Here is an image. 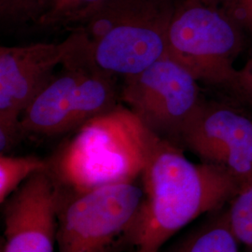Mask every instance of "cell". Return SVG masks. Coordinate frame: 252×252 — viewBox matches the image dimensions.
Returning <instances> with one entry per match:
<instances>
[{
    "label": "cell",
    "mask_w": 252,
    "mask_h": 252,
    "mask_svg": "<svg viewBox=\"0 0 252 252\" xmlns=\"http://www.w3.org/2000/svg\"><path fill=\"white\" fill-rule=\"evenodd\" d=\"M143 200L132 236L135 252H160L181 229L225 207L241 184L225 169L194 163L179 145L156 137L140 174Z\"/></svg>",
    "instance_id": "1"
},
{
    "label": "cell",
    "mask_w": 252,
    "mask_h": 252,
    "mask_svg": "<svg viewBox=\"0 0 252 252\" xmlns=\"http://www.w3.org/2000/svg\"><path fill=\"white\" fill-rule=\"evenodd\" d=\"M174 0H108L69 28L76 51L101 70L126 78L166 55Z\"/></svg>",
    "instance_id": "2"
},
{
    "label": "cell",
    "mask_w": 252,
    "mask_h": 252,
    "mask_svg": "<svg viewBox=\"0 0 252 252\" xmlns=\"http://www.w3.org/2000/svg\"><path fill=\"white\" fill-rule=\"evenodd\" d=\"M157 136L129 108L119 105L78 128L70 142L49 161L50 170L62 184L77 189L135 180Z\"/></svg>",
    "instance_id": "3"
},
{
    "label": "cell",
    "mask_w": 252,
    "mask_h": 252,
    "mask_svg": "<svg viewBox=\"0 0 252 252\" xmlns=\"http://www.w3.org/2000/svg\"><path fill=\"white\" fill-rule=\"evenodd\" d=\"M143 195L137 179L85 189L60 182L57 252H120L132 248Z\"/></svg>",
    "instance_id": "4"
},
{
    "label": "cell",
    "mask_w": 252,
    "mask_h": 252,
    "mask_svg": "<svg viewBox=\"0 0 252 252\" xmlns=\"http://www.w3.org/2000/svg\"><path fill=\"white\" fill-rule=\"evenodd\" d=\"M61 65L60 72L23 112L25 135H63L120 105L116 77L91 63L76 51L75 44Z\"/></svg>",
    "instance_id": "5"
},
{
    "label": "cell",
    "mask_w": 252,
    "mask_h": 252,
    "mask_svg": "<svg viewBox=\"0 0 252 252\" xmlns=\"http://www.w3.org/2000/svg\"><path fill=\"white\" fill-rule=\"evenodd\" d=\"M240 29L219 0H174L166 55L198 81L234 84Z\"/></svg>",
    "instance_id": "6"
},
{
    "label": "cell",
    "mask_w": 252,
    "mask_h": 252,
    "mask_svg": "<svg viewBox=\"0 0 252 252\" xmlns=\"http://www.w3.org/2000/svg\"><path fill=\"white\" fill-rule=\"evenodd\" d=\"M197 80L168 55L124 78L121 100L150 131L177 144L180 131L198 108Z\"/></svg>",
    "instance_id": "7"
},
{
    "label": "cell",
    "mask_w": 252,
    "mask_h": 252,
    "mask_svg": "<svg viewBox=\"0 0 252 252\" xmlns=\"http://www.w3.org/2000/svg\"><path fill=\"white\" fill-rule=\"evenodd\" d=\"M225 169L242 188L252 181V120L230 108L201 103L177 145Z\"/></svg>",
    "instance_id": "8"
},
{
    "label": "cell",
    "mask_w": 252,
    "mask_h": 252,
    "mask_svg": "<svg viewBox=\"0 0 252 252\" xmlns=\"http://www.w3.org/2000/svg\"><path fill=\"white\" fill-rule=\"evenodd\" d=\"M60 182L50 169L24 182L2 206L0 252H55Z\"/></svg>",
    "instance_id": "9"
},
{
    "label": "cell",
    "mask_w": 252,
    "mask_h": 252,
    "mask_svg": "<svg viewBox=\"0 0 252 252\" xmlns=\"http://www.w3.org/2000/svg\"><path fill=\"white\" fill-rule=\"evenodd\" d=\"M70 34L63 41L0 47V121H21L29 104L54 78L74 48Z\"/></svg>",
    "instance_id": "10"
},
{
    "label": "cell",
    "mask_w": 252,
    "mask_h": 252,
    "mask_svg": "<svg viewBox=\"0 0 252 252\" xmlns=\"http://www.w3.org/2000/svg\"><path fill=\"white\" fill-rule=\"evenodd\" d=\"M229 224L225 207L207 214L197 225L160 252H240Z\"/></svg>",
    "instance_id": "11"
},
{
    "label": "cell",
    "mask_w": 252,
    "mask_h": 252,
    "mask_svg": "<svg viewBox=\"0 0 252 252\" xmlns=\"http://www.w3.org/2000/svg\"><path fill=\"white\" fill-rule=\"evenodd\" d=\"M108 0H47L41 28H71L83 23Z\"/></svg>",
    "instance_id": "12"
},
{
    "label": "cell",
    "mask_w": 252,
    "mask_h": 252,
    "mask_svg": "<svg viewBox=\"0 0 252 252\" xmlns=\"http://www.w3.org/2000/svg\"><path fill=\"white\" fill-rule=\"evenodd\" d=\"M50 169V162L36 156L0 155L1 205L33 175Z\"/></svg>",
    "instance_id": "13"
},
{
    "label": "cell",
    "mask_w": 252,
    "mask_h": 252,
    "mask_svg": "<svg viewBox=\"0 0 252 252\" xmlns=\"http://www.w3.org/2000/svg\"><path fill=\"white\" fill-rule=\"evenodd\" d=\"M231 229L246 250H252V181L226 205Z\"/></svg>",
    "instance_id": "14"
},
{
    "label": "cell",
    "mask_w": 252,
    "mask_h": 252,
    "mask_svg": "<svg viewBox=\"0 0 252 252\" xmlns=\"http://www.w3.org/2000/svg\"><path fill=\"white\" fill-rule=\"evenodd\" d=\"M47 0H0V17L9 25H36L45 12Z\"/></svg>",
    "instance_id": "15"
},
{
    "label": "cell",
    "mask_w": 252,
    "mask_h": 252,
    "mask_svg": "<svg viewBox=\"0 0 252 252\" xmlns=\"http://www.w3.org/2000/svg\"><path fill=\"white\" fill-rule=\"evenodd\" d=\"M234 22L252 33V0H219Z\"/></svg>",
    "instance_id": "16"
},
{
    "label": "cell",
    "mask_w": 252,
    "mask_h": 252,
    "mask_svg": "<svg viewBox=\"0 0 252 252\" xmlns=\"http://www.w3.org/2000/svg\"><path fill=\"white\" fill-rule=\"evenodd\" d=\"M234 85L252 95V58L241 70L237 71Z\"/></svg>",
    "instance_id": "17"
},
{
    "label": "cell",
    "mask_w": 252,
    "mask_h": 252,
    "mask_svg": "<svg viewBox=\"0 0 252 252\" xmlns=\"http://www.w3.org/2000/svg\"><path fill=\"white\" fill-rule=\"evenodd\" d=\"M246 252H252V250H246Z\"/></svg>",
    "instance_id": "18"
}]
</instances>
